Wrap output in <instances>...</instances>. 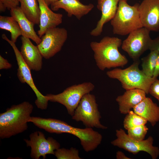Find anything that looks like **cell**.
Returning <instances> with one entry per match:
<instances>
[{"instance_id":"6da1fadb","label":"cell","mask_w":159,"mask_h":159,"mask_svg":"<svg viewBox=\"0 0 159 159\" xmlns=\"http://www.w3.org/2000/svg\"><path fill=\"white\" fill-rule=\"evenodd\" d=\"M32 122L40 128L50 133H69L80 140L83 149L86 152L93 151L101 144L102 137L92 128L81 129L72 127L60 120L52 118L31 117L29 122Z\"/></svg>"},{"instance_id":"7a4b0ae2","label":"cell","mask_w":159,"mask_h":159,"mask_svg":"<svg viewBox=\"0 0 159 159\" xmlns=\"http://www.w3.org/2000/svg\"><path fill=\"white\" fill-rule=\"evenodd\" d=\"M122 42L121 39L117 37L108 36L104 37L99 42H90L94 59L100 70L123 67L128 63L127 59L118 50Z\"/></svg>"},{"instance_id":"3957f363","label":"cell","mask_w":159,"mask_h":159,"mask_svg":"<svg viewBox=\"0 0 159 159\" xmlns=\"http://www.w3.org/2000/svg\"><path fill=\"white\" fill-rule=\"evenodd\" d=\"M33 105L27 101L13 105L0 114V138H9L22 133L28 128Z\"/></svg>"},{"instance_id":"277c9868","label":"cell","mask_w":159,"mask_h":159,"mask_svg":"<svg viewBox=\"0 0 159 159\" xmlns=\"http://www.w3.org/2000/svg\"><path fill=\"white\" fill-rule=\"evenodd\" d=\"M139 60L134 61L125 69L115 68L107 71V75L110 78L118 80L125 90L139 89L148 94L151 85L157 78L147 76L139 68Z\"/></svg>"},{"instance_id":"5b68a950","label":"cell","mask_w":159,"mask_h":159,"mask_svg":"<svg viewBox=\"0 0 159 159\" xmlns=\"http://www.w3.org/2000/svg\"><path fill=\"white\" fill-rule=\"evenodd\" d=\"M139 4L131 6L127 0H120L116 12L110 21L114 34L126 35L143 27L139 11Z\"/></svg>"},{"instance_id":"8992f818","label":"cell","mask_w":159,"mask_h":159,"mask_svg":"<svg viewBox=\"0 0 159 159\" xmlns=\"http://www.w3.org/2000/svg\"><path fill=\"white\" fill-rule=\"evenodd\" d=\"M101 118L95 96L90 93L83 96L72 116V119L82 122L86 127L107 129V127L101 123Z\"/></svg>"},{"instance_id":"52a82bcc","label":"cell","mask_w":159,"mask_h":159,"mask_svg":"<svg viewBox=\"0 0 159 159\" xmlns=\"http://www.w3.org/2000/svg\"><path fill=\"white\" fill-rule=\"evenodd\" d=\"M94 88L95 86L92 83L86 82L68 87L60 93L47 94L46 96L49 101L57 102L64 105L68 113L72 116L83 96L90 93Z\"/></svg>"},{"instance_id":"ba28073f","label":"cell","mask_w":159,"mask_h":159,"mask_svg":"<svg viewBox=\"0 0 159 159\" xmlns=\"http://www.w3.org/2000/svg\"><path fill=\"white\" fill-rule=\"evenodd\" d=\"M116 138L111 142L114 146L133 154L141 151L145 152L150 155L152 159H156L159 156V148L153 145L154 139L151 136L142 140H136L130 138L121 128L116 130Z\"/></svg>"},{"instance_id":"9c48e42d","label":"cell","mask_w":159,"mask_h":159,"mask_svg":"<svg viewBox=\"0 0 159 159\" xmlns=\"http://www.w3.org/2000/svg\"><path fill=\"white\" fill-rule=\"evenodd\" d=\"M2 38L7 41L12 47L15 54L18 65L17 76L22 83H27L33 90L37 97L35 103L37 107L42 110L47 109L49 101L46 96L43 95L35 85L30 72V69L24 61L15 43L9 39L5 34Z\"/></svg>"},{"instance_id":"30bf717a","label":"cell","mask_w":159,"mask_h":159,"mask_svg":"<svg viewBox=\"0 0 159 159\" xmlns=\"http://www.w3.org/2000/svg\"><path fill=\"white\" fill-rule=\"evenodd\" d=\"M150 31L142 27L130 33L122 42V48L134 61L139 60L140 56L149 50L152 39Z\"/></svg>"},{"instance_id":"8fae6325","label":"cell","mask_w":159,"mask_h":159,"mask_svg":"<svg viewBox=\"0 0 159 159\" xmlns=\"http://www.w3.org/2000/svg\"><path fill=\"white\" fill-rule=\"evenodd\" d=\"M67 37L68 32L65 28H51L46 31L37 46L43 57L49 59L60 51Z\"/></svg>"},{"instance_id":"7c38bea8","label":"cell","mask_w":159,"mask_h":159,"mask_svg":"<svg viewBox=\"0 0 159 159\" xmlns=\"http://www.w3.org/2000/svg\"><path fill=\"white\" fill-rule=\"evenodd\" d=\"M30 140L24 139L27 147L31 148L30 157L33 159H39L41 156L43 159L46 158L47 154L54 155V151L59 148L60 145L52 137L46 138L42 132L36 131L31 133Z\"/></svg>"},{"instance_id":"4fadbf2b","label":"cell","mask_w":159,"mask_h":159,"mask_svg":"<svg viewBox=\"0 0 159 159\" xmlns=\"http://www.w3.org/2000/svg\"><path fill=\"white\" fill-rule=\"evenodd\" d=\"M143 27L150 31H159V0H143L138 7Z\"/></svg>"},{"instance_id":"5bb4252c","label":"cell","mask_w":159,"mask_h":159,"mask_svg":"<svg viewBox=\"0 0 159 159\" xmlns=\"http://www.w3.org/2000/svg\"><path fill=\"white\" fill-rule=\"evenodd\" d=\"M40 10L39 29L38 35L40 38L48 29L57 27L62 22L63 15L53 12L44 0H37Z\"/></svg>"},{"instance_id":"9a60e30c","label":"cell","mask_w":159,"mask_h":159,"mask_svg":"<svg viewBox=\"0 0 159 159\" xmlns=\"http://www.w3.org/2000/svg\"><path fill=\"white\" fill-rule=\"evenodd\" d=\"M22 45L20 53L30 70L38 71L42 67L43 56L37 46L34 45L29 38L21 37Z\"/></svg>"},{"instance_id":"2e32d148","label":"cell","mask_w":159,"mask_h":159,"mask_svg":"<svg viewBox=\"0 0 159 159\" xmlns=\"http://www.w3.org/2000/svg\"><path fill=\"white\" fill-rule=\"evenodd\" d=\"M51 9L57 11L60 9H64L69 17L75 16L80 20L88 14L94 7L92 4H84L80 0H57L51 5Z\"/></svg>"},{"instance_id":"e0dca14e","label":"cell","mask_w":159,"mask_h":159,"mask_svg":"<svg viewBox=\"0 0 159 159\" xmlns=\"http://www.w3.org/2000/svg\"><path fill=\"white\" fill-rule=\"evenodd\" d=\"M120 0H97V8L101 12L100 19L96 27L90 32L93 36L100 35L105 24L110 21L114 16L117 9Z\"/></svg>"},{"instance_id":"ac0fdd59","label":"cell","mask_w":159,"mask_h":159,"mask_svg":"<svg viewBox=\"0 0 159 159\" xmlns=\"http://www.w3.org/2000/svg\"><path fill=\"white\" fill-rule=\"evenodd\" d=\"M146 93L139 89L126 90L124 93L116 99L119 105V110L122 114H127L146 97Z\"/></svg>"},{"instance_id":"d6986e66","label":"cell","mask_w":159,"mask_h":159,"mask_svg":"<svg viewBox=\"0 0 159 159\" xmlns=\"http://www.w3.org/2000/svg\"><path fill=\"white\" fill-rule=\"evenodd\" d=\"M10 15L18 23L20 26L22 36L31 39L37 45L41 41V39L37 35L34 29L35 25L26 17L20 6H17L11 9Z\"/></svg>"},{"instance_id":"ffe728a7","label":"cell","mask_w":159,"mask_h":159,"mask_svg":"<svg viewBox=\"0 0 159 159\" xmlns=\"http://www.w3.org/2000/svg\"><path fill=\"white\" fill-rule=\"evenodd\" d=\"M136 113L142 117L153 126L159 122V106L151 98L146 97L133 108Z\"/></svg>"},{"instance_id":"44dd1931","label":"cell","mask_w":159,"mask_h":159,"mask_svg":"<svg viewBox=\"0 0 159 159\" xmlns=\"http://www.w3.org/2000/svg\"><path fill=\"white\" fill-rule=\"evenodd\" d=\"M20 6L27 18L34 24L39 25L40 10L37 0H18Z\"/></svg>"},{"instance_id":"7402d4cb","label":"cell","mask_w":159,"mask_h":159,"mask_svg":"<svg viewBox=\"0 0 159 159\" xmlns=\"http://www.w3.org/2000/svg\"><path fill=\"white\" fill-rule=\"evenodd\" d=\"M0 28L9 31L11 40L15 43L18 38L21 35L19 25L12 16H0Z\"/></svg>"},{"instance_id":"603a6c76","label":"cell","mask_w":159,"mask_h":159,"mask_svg":"<svg viewBox=\"0 0 159 159\" xmlns=\"http://www.w3.org/2000/svg\"><path fill=\"white\" fill-rule=\"evenodd\" d=\"M158 52L150 51L149 53L142 59V71L147 76L153 77Z\"/></svg>"},{"instance_id":"cb8c5ba5","label":"cell","mask_w":159,"mask_h":159,"mask_svg":"<svg viewBox=\"0 0 159 159\" xmlns=\"http://www.w3.org/2000/svg\"><path fill=\"white\" fill-rule=\"evenodd\" d=\"M147 121L144 118L130 110L127 114L123 121L124 128L126 130L135 126L145 125Z\"/></svg>"},{"instance_id":"d4e9b609","label":"cell","mask_w":159,"mask_h":159,"mask_svg":"<svg viewBox=\"0 0 159 159\" xmlns=\"http://www.w3.org/2000/svg\"><path fill=\"white\" fill-rule=\"evenodd\" d=\"M54 155L57 159H81L79 155V151L76 148L70 149L60 148L54 151Z\"/></svg>"},{"instance_id":"484cf974","label":"cell","mask_w":159,"mask_h":159,"mask_svg":"<svg viewBox=\"0 0 159 159\" xmlns=\"http://www.w3.org/2000/svg\"><path fill=\"white\" fill-rule=\"evenodd\" d=\"M148 128L145 125H142L128 129L127 135L131 138L138 140L145 139Z\"/></svg>"},{"instance_id":"4316f807","label":"cell","mask_w":159,"mask_h":159,"mask_svg":"<svg viewBox=\"0 0 159 159\" xmlns=\"http://www.w3.org/2000/svg\"><path fill=\"white\" fill-rule=\"evenodd\" d=\"M149 93L157 99L159 102V80L157 78L151 85Z\"/></svg>"},{"instance_id":"83f0119b","label":"cell","mask_w":159,"mask_h":159,"mask_svg":"<svg viewBox=\"0 0 159 159\" xmlns=\"http://www.w3.org/2000/svg\"><path fill=\"white\" fill-rule=\"evenodd\" d=\"M0 3L3 4L9 10L15 8L19 5L18 0H0Z\"/></svg>"},{"instance_id":"f1b7e54d","label":"cell","mask_w":159,"mask_h":159,"mask_svg":"<svg viewBox=\"0 0 159 159\" xmlns=\"http://www.w3.org/2000/svg\"><path fill=\"white\" fill-rule=\"evenodd\" d=\"M149 50L156 51L159 53V36L152 39Z\"/></svg>"},{"instance_id":"f546056e","label":"cell","mask_w":159,"mask_h":159,"mask_svg":"<svg viewBox=\"0 0 159 159\" xmlns=\"http://www.w3.org/2000/svg\"><path fill=\"white\" fill-rule=\"evenodd\" d=\"M11 64L9 63L6 59L0 55V69H9L11 68Z\"/></svg>"},{"instance_id":"4dcf8cb0","label":"cell","mask_w":159,"mask_h":159,"mask_svg":"<svg viewBox=\"0 0 159 159\" xmlns=\"http://www.w3.org/2000/svg\"><path fill=\"white\" fill-rule=\"evenodd\" d=\"M159 75V53L157 57L156 64L154 72L153 77L154 78H157Z\"/></svg>"},{"instance_id":"1f68e13d","label":"cell","mask_w":159,"mask_h":159,"mask_svg":"<svg viewBox=\"0 0 159 159\" xmlns=\"http://www.w3.org/2000/svg\"><path fill=\"white\" fill-rule=\"evenodd\" d=\"M116 158L117 159H130L129 157L127 156L122 151H118L116 154Z\"/></svg>"},{"instance_id":"d6a6232c","label":"cell","mask_w":159,"mask_h":159,"mask_svg":"<svg viewBox=\"0 0 159 159\" xmlns=\"http://www.w3.org/2000/svg\"><path fill=\"white\" fill-rule=\"evenodd\" d=\"M46 4L49 6L57 0H44Z\"/></svg>"}]
</instances>
